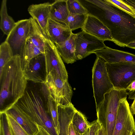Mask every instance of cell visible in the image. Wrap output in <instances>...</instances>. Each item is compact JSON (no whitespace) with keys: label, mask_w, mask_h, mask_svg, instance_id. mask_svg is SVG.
<instances>
[{"label":"cell","mask_w":135,"mask_h":135,"mask_svg":"<svg viewBox=\"0 0 135 135\" xmlns=\"http://www.w3.org/2000/svg\"><path fill=\"white\" fill-rule=\"evenodd\" d=\"M24 72L27 81L44 84L46 76L44 53L40 54L32 59L28 68Z\"/></svg>","instance_id":"12"},{"label":"cell","mask_w":135,"mask_h":135,"mask_svg":"<svg viewBox=\"0 0 135 135\" xmlns=\"http://www.w3.org/2000/svg\"><path fill=\"white\" fill-rule=\"evenodd\" d=\"M5 113L13 118L29 135H36L38 131L37 124L22 111L13 106Z\"/></svg>","instance_id":"17"},{"label":"cell","mask_w":135,"mask_h":135,"mask_svg":"<svg viewBox=\"0 0 135 135\" xmlns=\"http://www.w3.org/2000/svg\"><path fill=\"white\" fill-rule=\"evenodd\" d=\"M45 44L46 75L50 72H54L63 80H68L67 72L55 45L46 37L45 38Z\"/></svg>","instance_id":"8"},{"label":"cell","mask_w":135,"mask_h":135,"mask_svg":"<svg viewBox=\"0 0 135 135\" xmlns=\"http://www.w3.org/2000/svg\"><path fill=\"white\" fill-rule=\"evenodd\" d=\"M132 135H135V131L133 132Z\"/></svg>","instance_id":"43"},{"label":"cell","mask_w":135,"mask_h":135,"mask_svg":"<svg viewBox=\"0 0 135 135\" xmlns=\"http://www.w3.org/2000/svg\"><path fill=\"white\" fill-rule=\"evenodd\" d=\"M135 123L127 98L122 99L119 107L115 128L112 135H132Z\"/></svg>","instance_id":"11"},{"label":"cell","mask_w":135,"mask_h":135,"mask_svg":"<svg viewBox=\"0 0 135 135\" xmlns=\"http://www.w3.org/2000/svg\"><path fill=\"white\" fill-rule=\"evenodd\" d=\"M76 110L72 104L70 105H58V135H68L69 124Z\"/></svg>","instance_id":"18"},{"label":"cell","mask_w":135,"mask_h":135,"mask_svg":"<svg viewBox=\"0 0 135 135\" xmlns=\"http://www.w3.org/2000/svg\"><path fill=\"white\" fill-rule=\"evenodd\" d=\"M106 62L97 57L92 70V86L96 108L104 99L105 94L114 88L106 69Z\"/></svg>","instance_id":"5"},{"label":"cell","mask_w":135,"mask_h":135,"mask_svg":"<svg viewBox=\"0 0 135 135\" xmlns=\"http://www.w3.org/2000/svg\"><path fill=\"white\" fill-rule=\"evenodd\" d=\"M106 65L108 75L114 89L126 90L135 80V63L106 62Z\"/></svg>","instance_id":"6"},{"label":"cell","mask_w":135,"mask_h":135,"mask_svg":"<svg viewBox=\"0 0 135 135\" xmlns=\"http://www.w3.org/2000/svg\"><path fill=\"white\" fill-rule=\"evenodd\" d=\"M124 1L135 10V0H125Z\"/></svg>","instance_id":"36"},{"label":"cell","mask_w":135,"mask_h":135,"mask_svg":"<svg viewBox=\"0 0 135 135\" xmlns=\"http://www.w3.org/2000/svg\"><path fill=\"white\" fill-rule=\"evenodd\" d=\"M88 15H69L66 21L65 24L72 31L79 28H81Z\"/></svg>","instance_id":"27"},{"label":"cell","mask_w":135,"mask_h":135,"mask_svg":"<svg viewBox=\"0 0 135 135\" xmlns=\"http://www.w3.org/2000/svg\"><path fill=\"white\" fill-rule=\"evenodd\" d=\"M82 31L101 40L114 42L109 30L97 18L88 14Z\"/></svg>","instance_id":"13"},{"label":"cell","mask_w":135,"mask_h":135,"mask_svg":"<svg viewBox=\"0 0 135 135\" xmlns=\"http://www.w3.org/2000/svg\"><path fill=\"white\" fill-rule=\"evenodd\" d=\"M67 0H56L51 4L50 18L62 25L66 26L65 21L69 15Z\"/></svg>","instance_id":"20"},{"label":"cell","mask_w":135,"mask_h":135,"mask_svg":"<svg viewBox=\"0 0 135 135\" xmlns=\"http://www.w3.org/2000/svg\"><path fill=\"white\" fill-rule=\"evenodd\" d=\"M101 126V128L98 131L97 135H106L104 128L102 126Z\"/></svg>","instance_id":"38"},{"label":"cell","mask_w":135,"mask_h":135,"mask_svg":"<svg viewBox=\"0 0 135 135\" xmlns=\"http://www.w3.org/2000/svg\"><path fill=\"white\" fill-rule=\"evenodd\" d=\"M69 15L88 14L86 11L78 0H67Z\"/></svg>","instance_id":"28"},{"label":"cell","mask_w":135,"mask_h":135,"mask_svg":"<svg viewBox=\"0 0 135 135\" xmlns=\"http://www.w3.org/2000/svg\"><path fill=\"white\" fill-rule=\"evenodd\" d=\"M133 99V101L130 108L132 114L135 115V96Z\"/></svg>","instance_id":"37"},{"label":"cell","mask_w":135,"mask_h":135,"mask_svg":"<svg viewBox=\"0 0 135 135\" xmlns=\"http://www.w3.org/2000/svg\"><path fill=\"white\" fill-rule=\"evenodd\" d=\"M88 14L101 21L109 30L114 42L123 47L135 40V18L104 0H81Z\"/></svg>","instance_id":"1"},{"label":"cell","mask_w":135,"mask_h":135,"mask_svg":"<svg viewBox=\"0 0 135 135\" xmlns=\"http://www.w3.org/2000/svg\"><path fill=\"white\" fill-rule=\"evenodd\" d=\"M51 5L49 2L32 4L28 8L29 13L37 22L44 35L47 38V28L50 18Z\"/></svg>","instance_id":"14"},{"label":"cell","mask_w":135,"mask_h":135,"mask_svg":"<svg viewBox=\"0 0 135 135\" xmlns=\"http://www.w3.org/2000/svg\"><path fill=\"white\" fill-rule=\"evenodd\" d=\"M77 33H73L69 38L61 45H56L63 61L72 64L76 61L75 56Z\"/></svg>","instance_id":"19"},{"label":"cell","mask_w":135,"mask_h":135,"mask_svg":"<svg viewBox=\"0 0 135 135\" xmlns=\"http://www.w3.org/2000/svg\"><path fill=\"white\" fill-rule=\"evenodd\" d=\"M0 113L12 107L23 95L27 80L22 65L20 55L14 56L0 75Z\"/></svg>","instance_id":"2"},{"label":"cell","mask_w":135,"mask_h":135,"mask_svg":"<svg viewBox=\"0 0 135 135\" xmlns=\"http://www.w3.org/2000/svg\"><path fill=\"white\" fill-rule=\"evenodd\" d=\"M47 38L55 45L64 43L73 33L67 26L57 23L49 18L47 28Z\"/></svg>","instance_id":"15"},{"label":"cell","mask_w":135,"mask_h":135,"mask_svg":"<svg viewBox=\"0 0 135 135\" xmlns=\"http://www.w3.org/2000/svg\"><path fill=\"white\" fill-rule=\"evenodd\" d=\"M0 16V29L3 33L7 36L15 27L16 22L8 14L6 0L2 1Z\"/></svg>","instance_id":"24"},{"label":"cell","mask_w":135,"mask_h":135,"mask_svg":"<svg viewBox=\"0 0 135 135\" xmlns=\"http://www.w3.org/2000/svg\"><path fill=\"white\" fill-rule=\"evenodd\" d=\"M101 127L97 120L90 123L88 135H97Z\"/></svg>","instance_id":"32"},{"label":"cell","mask_w":135,"mask_h":135,"mask_svg":"<svg viewBox=\"0 0 135 135\" xmlns=\"http://www.w3.org/2000/svg\"><path fill=\"white\" fill-rule=\"evenodd\" d=\"M38 131L36 135H51L43 127L37 124Z\"/></svg>","instance_id":"33"},{"label":"cell","mask_w":135,"mask_h":135,"mask_svg":"<svg viewBox=\"0 0 135 135\" xmlns=\"http://www.w3.org/2000/svg\"><path fill=\"white\" fill-rule=\"evenodd\" d=\"M107 3L114 6L135 18V10L123 0H104Z\"/></svg>","instance_id":"29"},{"label":"cell","mask_w":135,"mask_h":135,"mask_svg":"<svg viewBox=\"0 0 135 135\" xmlns=\"http://www.w3.org/2000/svg\"><path fill=\"white\" fill-rule=\"evenodd\" d=\"M127 95L126 90L113 88L105 94L104 100L96 108L97 120L104 128L106 135H112L120 103L122 99L127 98Z\"/></svg>","instance_id":"4"},{"label":"cell","mask_w":135,"mask_h":135,"mask_svg":"<svg viewBox=\"0 0 135 135\" xmlns=\"http://www.w3.org/2000/svg\"><path fill=\"white\" fill-rule=\"evenodd\" d=\"M89 130V127L84 133L81 134H80L79 135H88Z\"/></svg>","instance_id":"41"},{"label":"cell","mask_w":135,"mask_h":135,"mask_svg":"<svg viewBox=\"0 0 135 135\" xmlns=\"http://www.w3.org/2000/svg\"><path fill=\"white\" fill-rule=\"evenodd\" d=\"M14 55L12 50L8 43L5 41L0 45V75L6 64Z\"/></svg>","instance_id":"26"},{"label":"cell","mask_w":135,"mask_h":135,"mask_svg":"<svg viewBox=\"0 0 135 135\" xmlns=\"http://www.w3.org/2000/svg\"><path fill=\"white\" fill-rule=\"evenodd\" d=\"M42 53L28 38L21 56L22 69L25 71L28 67L31 60L36 56Z\"/></svg>","instance_id":"23"},{"label":"cell","mask_w":135,"mask_h":135,"mask_svg":"<svg viewBox=\"0 0 135 135\" xmlns=\"http://www.w3.org/2000/svg\"><path fill=\"white\" fill-rule=\"evenodd\" d=\"M30 27L29 19L18 21L7 36L5 41L9 45L14 55L21 56L28 38Z\"/></svg>","instance_id":"10"},{"label":"cell","mask_w":135,"mask_h":135,"mask_svg":"<svg viewBox=\"0 0 135 135\" xmlns=\"http://www.w3.org/2000/svg\"><path fill=\"white\" fill-rule=\"evenodd\" d=\"M71 122L69 126L68 135H79L80 134H78L74 129Z\"/></svg>","instance_id":"34"},{"label":"cell","mask_w":135,"mask_h":135,"mask_svg":"<svg viewBox=\"0 0 135 135\" xmlns=\"http://www.w3.org/2000/svg\"><path fill=\"white\" fill-rule=\"evenodd\" d=\"M104 41L84 31L77 33L75 56L76 60H81L99 50L106 48Z\"/></svg>","instance_id":"9"},{"label":"cell","mask_w":135,"mask_h":135,"mask_svg":"<svg viewBox=\"0 0 135 135\" xmlns=\"http://www.w3.org/2000/svg\"><path fill=\"white\" fill-rule=\"evenodd\" d=\"M27 88L23 96L14 106L43 127L51 135H58L52 119L47 112L42 89L39 91L34 88Z\"/></svg>","instance_id":"3"},{"label":"cell","mask_w":135,"mask_h":135,"mask_svg":"<svg viewBox=\"0 0 135 135\" xmlns=\"http://www.w3.org/2000/svg\"><path fill=\"white\" fill-rule=\"evenodd\" d=\"M0 130L3 135H12L7 116L5 113H0Z\"/></svg>","instance_id":"31"},{"label":"cell","mask_w":135,"mask_h":135,"mask_svg":"<svg viewBox=\"0 0 135 135\" xmlns=\"http://www.w3.org/2000/svg\"><path fill=\"white\" fill-rule=\"evenodd\" d=\"M128 95V96L129 99H133L135 96V90L131 92L127 93Z\"/></svg>","instance_id":"40"},{"label":"cell","mask_w":135,"mask_h":135,"mask_svg":"<svg viewBox=\"0 0 135 135\" xmlns=\"http://www.w3.org/2000/svg\"><path fill=\"white\" fill-rule=\"evenodd\" d=\"M97 57H100L110 63L129 62L135 63V55L122 51L106 48L95 52Z\"/></svg>","instance_id":"16"},{"label":"cell","mask_w":135,"mask_h":135,"mask_svg":"<svg viewBox=\"0 0 135 135\" xmlns=\"http://www.w3.org/2000/svg\"><path fill=\"white\" fill-rule=\"evenodd\" d=\"M126 90H129V92H131L135 90V80L130 84L127 88Z\"/></svg>","instance_id":"35"},{"label":"cell","mask_w":135,"mask_h":135,"mask_svg":"<svg viewBox=\"0 0 135 135\" xmlns=\"http://www.w3.org/2000/svg\"><path fill=\"white\" fill-rule=\"evenodd\" d=\"M126 47L135 49V40L128 44Z\"/></svg>","instance_id":"39"},{"label":"cell","mask_w":135,"mask_h":135,"mask_svg":"<svg viewBox=\"0 0 135 135\" xmlns=\"http://www.w3.org/2000/svg\"><path fill=\"white\" fill-rule=\"evenodd\" d=\"M30 27L28 38L42 53H44L45 36L36 21L32 17L29 18Z\"/></svg>","instance_id":"21"},{"label":"cell","mask_w":135,"mask_h":135,"mask_svg":"<svg viewBox=\"0 0 135 135\" xmlns=\"http://www.w3.org/2000/svg\"><path fill=\"white\" fill-rule=\"evenodd\" d=\"M0 135H3V133L1 131H0Z\"/></svg>","instance_id":"42"},{"label":"cell","mask_w":135,"mask_h":135,"mask_svg":"<svg viewBox=\"0 0 135 135\" xmlns=\"http://www.w3.org/2000/svg\"><path fill=\"white\" fill-rule=\"evenodd\" d=\"M44 84L49 93L58 104L70 105L72 104L73 91L68 80H63L56 73L52 71L47 74Z\"/></svg>","instance_id":"7"},{"label":"cell","mask_w":135,"mask_h":135,"mask_svg":"<svg viewBox=\"0 0 135 135\" xmlns=\"http://www.w3.org/2000/svg\"><path fill=\"white\" fill-rule=\"evenodd\" d=\"M6 114L12 135H29L13 118Z\"/></svg>","instance_id":"30"},{"label":"cell","mask_w":135,"mask_h":135,"mask_svg":"<svg viewBox=\"0 0 135 135\" xmlns=\"http://www.w3.org/2000/svg\"><path fill=\"white\" fill-rule=\"evenodd\" d=\"M71 122L74 129L79 134L84 133L89 127L90 123L85 116L77 110L73 116Z\"/></svg>","instance_id":"25"},{"label":"cell","mask_w":135,"mask_h":135,"mask_svg":"<svg viewBox=\"0 0 135 135\" xmlns=\"http://www.w3.org/2000/svg\"><path fill=\"white\" fill-rule=\"evenodd\" d=\"M47 112L51 117L54 126L58 133L59 122L57 106L58 104L53 97L48 93L46 88L43 91Z\"/></svg>","instance_id":"22"}]
</instances>
